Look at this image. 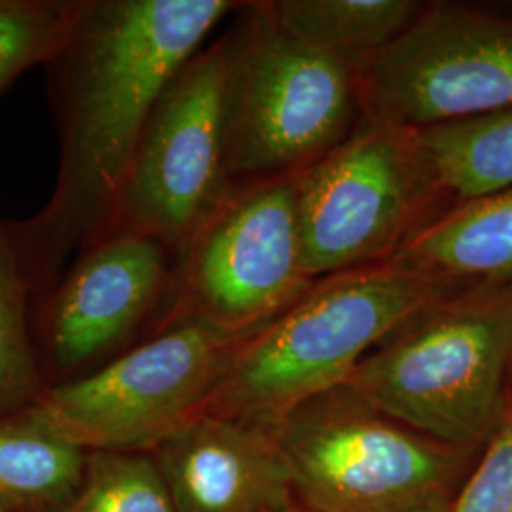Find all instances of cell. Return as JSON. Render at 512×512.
Segmentation results:
<instances>
[{"label":"cell","mask_w":512,"mask_h":512,"mask_svg":"<svg viewBox=\"0 0 512 512\" xmlns=\"http://www.w3.org/2000/svg\"><path fill=\"white\" fill-rule=\"evenodd\" d=\"M167 283V247L137 232L92 243L57 287L48 310L52 361L88 365L122 344L154 308Z\"/></svg>","instance_id":"cell-11"},{"label":"cell","mask_w":512,"mask_h":512,"mask_svg":"<svg viewBox=\"0 0 512 512\" xmlns=\"http://www.w3.org/2000/svg\"><path fill=\"white\" fill-rule=\"evenodd\" d=\"M473 475L459 488L452 512H512V404L495 427Z\"/></svg>","instance_id":"cell-20"},{"label":"cell","mask_w":512,"mask_h":512,"mask_svg":"<svg viewBox=\"0 0 512 512\" xmlns=\"http://www.w3.org/2000/svg\"><path fill=\"white\" fill-rule=\"evenodd\" d=\"M512 285L448 291L372 349L348 385L429 439L473 448L509 404Z\"/></svg>","instance_id":"cell-3"},{"label":"cell","mask_w":512,"mask_h":512,"mask_svg":"<svg viewBox=\"0 0 512 512\" xmlns=\"http://www.w3.org/2000/svg\"><path fill=\"white\" fill-rule=\"evenodd\" d=\"M57 512H177L150 452H88L82 486Z\"/></svg>","instance_id":"cell-18"},{"label":"cell","mask_w":512,"mask_h":512,"mask_svg":"<svg viewBox=\"0 0 512 512\" xmlns=\"http://www.w3.org/2000/svg\"><path fill=\"white\" fill-rule=\"evenodd\" d=\"M245 338L179 313L101 370L44 387L31 406L86 452H150L202 414Z\"/></svg>","instance_id":"cell-6"},{"label":"cell","mask_w":512,"mask_h":512,"mask_svg":"<svg viewBox=\"0 0 512 512\" xmlns=\"http://www.w3.org/2000/svg\"><path fill=\"white\" fill-rule=\"evenodd\" d=\"M236 2H82L59 63L61 162L54 196L14 228L27 272L55 274L74 247L110 228L131 156L175 76Z\"/></svg>","instance_id":"cell-1"},{"label":"cell","mask_w":512,"mask_h":512,"mask_svg":"<svg viewBox=\"0 0 512 512\" xmlns=\"http://www.w3.org/2000/svg\"><path fill=\"white\" fill-rule=\"evenodd\" d=\"M414 133L440 194L461 203L512 186V109Z\"/></svg>","instance_id":"cell-16"},{"label":"cell","mask_w":512,"mask_h":512,"mask_svg":"<svg viewBox=\"0 0 512 512\" xmlns=\"http://www.w3.org/2000/svg\"><path fill=\"white\" fill-rule=\"evenodd\" d=\"M444 293L391 262L325 277L239 344L203 412L272 431L296 406L348 384L387 334Z\"/></svg>","instance_id":"cell-2"},{"label":"cell","mask_w":512,"mask_h":512,"mask_svg":"<svg viewBox=\"0 0 512 512\" xmlns=\"http://www.w3.org/2000/svg\"><path fill=\"white\" fill-rule=\"evenodd\" d=\"M88 452L57 433L33 406L0 416V507L57 512L82 486Z\"/></svg>","instance_id":"cell-14"},{"label":"cell","mask_w":512,"mask_h":512,"mask_svg":"<svg viewBox=\"0 0 512 512\" xmlns=\"http://www.w3.org/2000/svg\"><path fill=\"white\" fill-rule=\"evenodd\" d=\"M507 387H509V401L512 404V348L511 357H509V372H507Z\"/></svg>","instance_id":"cell-21"},{"label":"cell","mask_w":512,"mask_h":512,"mask_svg":"<svg viewBox=\"0 0 512 512\" xmlns=\"http://www.w3.org/2000/svg\"><path fill=\"white\" fill-rule=\"evenodd\" d=\"M82 2L0 0V93L19 74L54 63L73 33Z\"/></svg>","instance_id":"cell-19"},{"label":"cell","mask_w":512,"mask_h":512,"mask_svg":"<svg viewBox=\"0 0 512 512\" xmlns=\"http://www.w3.org/2000/svg\"><path fill=\"white\" fill-rule=\"evenodd\" d=\"M423 6L416 0H277L262 4L281 31L355 63L403 35Z\"/></svg>","instance_id":"cell-15"},{"label":"cell","mask_w":512,"mask_h":512,"mask_svg":"<svg viewBox=\"0 0 512 512\" xmlns=\"http://www.w3.org/2000/svg\"><path fill=\"white\" fill-rule=\"evenodd\" d=\"M177 512H274L294 503L274 431L202 412L154 450Z\"/></svg>","instance_id":"cell-12"},{"label":"cell","mask_w":512,"mask_h":512,"mask_svg":"<svg viewBox=\"0 0 512 512\" xmlns=\"http://www.w3.org/2000/svg\"><path fill=\"white\" fill-rule=\"evenodd\" d=\"M230 57L226 37L194 55L169 84L131 156L107 234L137 232L183 253L228 196Z\"/></svg>","instance_id":"cell-8"},{"label":"cell","mask_w":512,"mask_h":512,"mask_svg":"<svg viewBox=\"0 0 512 512\" xmlns=\"http://www.w3.org/2000/svg\"><path fill=\"white\" fill-rule=\"evenodd\" d=\"M0 512H6V511H4V509H2V507H0Z\"/></svg>","instance_id":"cell-23"},{"label":"cell","mask_w":512,"mask_h":512,"mask_svg":"<svg viewBox=\"0 0 512 512\" xmlns=\"http://www.w3.org/2000/svg\"><path fill=\"white\" fill-rule=\"evenodd\" d=\"M370 120L423 131L512 109V14L425 4L403 35L357 61Z\"/></svg>","instance_id":"cell-9"},{"label":"cell","mask_w":512,"mask_h":512,"mask_svg":"<svg viewBox=\"0 0 512 512\" xmlns=\"http://www.w3.org/2000/svg\"><path fill=\"white\" fill-rule=\"evenodd\" d=\"M183 311L251 336L315 285L298 224L296 173L228 192L183 251Z\"/></svg>","instance_id":"cell-10"},{"label":"cell","mask_w":512,"mask_h":512,"mask_svg":"<svg viewBox=\"0 0 512 512\" xmlns=\"http://www.w3.org/2000/svg\"><path fill=\"white\" fill-rule=\"evenodd\" d=\"M274 512H304L300 507H296L294 503H291V505H287V507H283V509H279V511Z\"/></svg>","instance_id":"cell-22"},{"label":"cell","mask_w":512,"mask_h":512,"mask_svg":"<svg viewBox=\"0 0 512 512\" xmlns=\"http://www.w3.org/2000/svg\"><path fill=\"white\" fill-rule=\"evenodd\" d=\"M296 190L313 281L387 262L440 194L416 133L374 120L298 171Z\"/></svg>","instance_id":"cell-7"},{"label":"cell","mask_w":512,"mask_h":512,"mask_svg":"<svg viewBox=\"0 0 512 512\" xmlns=\"http://www.w3.org/2000/svg\"><path fill=\"white\" fill-rule=\"evenodd\" d=\"M387 262L446 291L512 285V186L421 224Z\"/></svg>","instance_id":"cell-13"},{"label":"cell","mask_w":512,"mask_h":512,"mask_svg":"<svg viewBox=\"0 0 512 512\" xmlns=\"http://www.w3.org/2000/svg\"><path fill=\"white\" fill-rule=\"evenodd\" d=\"M361 103L357 63L281 31L262 4L232 37L226 93L228 177H281L346 137Z\"/></svg>","instance_id":"cell-5"},{"label":"cell","mask_w":512,"mask_h":512,"mask_svg":"<svg viewBox=\"0 0 512 512\" xmlns=\"http://www.w3.org/2000/svg\"><path fill=\"white\" fill-rule=\"evenodd\" d=\"M304 512H452L471 448L429 439L344 384L274 425Z\"/></svg>","instance_id":"cell-4"},{"label":"cell","mask_w":512,"mask_h":512,"mask_svg":"<svg viewBox=\"0 0 512 512\" xmlns=\"http://www.w3.org/2000/svg\"><path fill=\"white\" fill-rule=\"evenodd\" d=\"M29 272L14 234L0 232V416L23 410L44 391L27 325Z\"/></svg>","instance_id":"cell-17"}]
</instances>
